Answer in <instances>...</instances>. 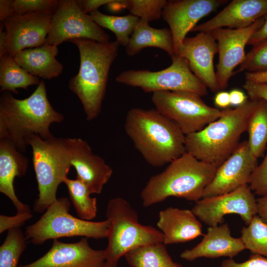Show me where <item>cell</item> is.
Listing matches in <instances>:
<instances>
[{"label": "cell", "instance_id": "obj_1", "mask_svg": "<svg viewBox=\"0 0 267 267\" xmlns=\"http://www.w3.org/2000/svg\"><path fill=\"white\" fill-rule=\"evenodd\" d=\"M64 118L49 102L43 80L32 94L25 99H17L8 91L1 93L0 139L9 140L23 153L28 145L25 139L28 136L36 134L43 139L53 137L50 125L60 123Z\"/></svg>", "mask_w": 267, "mask_h": 267}, {"label": "cell", "instance_id": "obj_2", "mask_svg": "<svg viewBox=\"0 0 267 267\" xmlns=\"http://www.w3.org/2000/svg\"><path fill=\"white\" fill-rule=\"evenodd\" d=\"M124 128L135 149L153 167L169 164L186 152L185 135L176 123L156 109H130Z\"/></svg>", "mask_w": 267, "mask_h": 267}, {"label": "cell", "instance_id": "obj_3", "mask_svg": "<svg viewBox=\"0 0 267 267\" xmlns=\"http://www.w3.org/2000/svg\"><path fill=\"white\" fill-rule=\"evenodd\" d=\"M78 48L80 64L78 73L69 81V89L82 103L87 120L100 114L105 95L111 66L118 54L116 41L100 43L87 39L69 41Z\"/></svg>", "mask_w": 267, "mask_h": 267}, {"label": "cell", "instance_id": "obj_4", "mask_svg": "<svg viewBox=\"0 0 267 267\" xmlns=\"http://www.w3.org/2000/svg\"><path fill=\"white\" fill-rule=\"evenodd\" d=\"M217 168L186 152L149 178L140 193L142 205L148 207L171 196L196 202L202 198Z\"/></svg>", "mask_w": 267, "mask_h": 267}, {"label": "cell", "instance_id": "obj_5", "mask_svg": "<svg viewBox=\"0 0 267 267\" xmlns=\"http://www.w3.org/2000/svg\"><path fill=\"white\" fill-rule=\"evenodd\" d=\"M258 102L249 99L234 109L222 110L216 120L201 130L185 135L186 152L218 168L239 145Z\"/></svg>", "mask_w": 267, "mask_h": 267}, {"label": "cell", "instance_id": "obj_6", "mask_svg": "<svg viewBox=\"0 0 267 267\" xmlns=\"http://www.w3.org/2000/svg\"><path fill=\"white\" fill-rule=\"evenodd\" d=\"M106 216L109 225L108 244L104 250L105 262L111 267H116L121 257L136 247L163 243L162 232L139 223L137 212L122 197L108 201Z\"/></svg>", "mask_w": 267, "mask_h": 267}, {"label": "cell", "instance_id": "obj_7", "mask_svg": "<svg viewBox=\"0 0 267 267\" xmlns=\"http://www.w3.org/2000/svg\"><path fill=\"white\" fill-rule=\"evenodd\" d=\"M32 149L33 163L39 194L33 210L42 213L55 201L59 184L67 177L72 166L65 138L43 139L36 134L25 139Z\"/></svg>", "mask_w": 267, "mask_h": 267}, {"label": "cell", "instance_id": "obj_8", "mask_svg": "<svg viewBox=\"0 0 267 267\" xmlns=\"http://www.w3.org/2000/svg\"><path fill=\"white\" fill-rule=\"evenodd\" d=\"M70 205L66 197L57 198L38 221L26 227L24 234L27 241L38 245L48 239L62 237L107 238V219L92 222L75 217L69 213Z\"/></svg>", "mask_w": 267, "mask_h": 267}, {"label": "cell", "instance_id": "obj_9", "mask_svg": "<svg viewBox=\"0 0 267 267\" xmlns=\"http://www.w3.org/2000/svg\"><path fill=\"white\" fill-rule=\"evenodd\" d=\"M172 64L159 71L148 70H128L120 73L116 82L140 88L145 92L160 91H187L203 96L207 88L191 71L187 60L175 54Z\"/></svg>", "mask_w": 267, "mask_h": 267}, {"label": "cell", "instance_id": "obj_10", "mask_svg": "<svg viewBox=\"0 0 267 267\" xmlns=\"http://www.w3.org/2000/svg\"><path fill=\"white\" fill-rule=\"evenodd\" d=\"M200 95L187 91L152 93L155 109L174 121L185 135L198 132L219 118L221 111L207 104Z\"/></svg>", "mask_w": 267, "mask_h": 267}, {"label": "cell", "instance_id": "obj_11", "mask_svg": "<svg viewBox=\"0 0 267 267\" xmlns=\"http://www.w3.org/2000/svg\"><path fill=\"white\" fill-rule=\"evenodd\" d=\"M75 39H87L100 43L110 36L83 12L75 0H60L52 14L45 43L57 46Z\"/></svg>", "mask_w": 267, "mask_h": 267}, {"label": "cell", "instance_id": "obj_12", "mask_svg": "<svg viewBox=\"0 0 267 267\" xmlns=\"http://www.w3.org/2000/svg\"><path fill=\"white\" fill-rule=\"evenodd\" d=\"M191 211L209 226L219 225L228 214L239 215L247 225L257 215V199L249 185H245L227 193L203 198Z\"/></svg>", "mask_w": 267, "mask_h": 267}, {"label": "cell", "instance_id": "obj_13", "mask_svg": "<svg viewBox=\"0 0 267 267\" xmlns=\"http://www.w3.org/2000/svg\"><path fill=\"white\" fill-rule=\"evenodd\" d=\"M264 17L245 28H220L210 32L218 44L219 62L216 74L220 89L228 86L234 69L243 61L245 46L252 36L263 25Z\"/></svg>", "mask_w": 267, "mask_h": 267}, {"label": "cell", "instance_id": "obj_14", "mask_svg": "<svg viewBox=\"0 0 267 267\" xmlns=\"http://www.w3.org/2000/svg\"><path fill=\"white\" fill-rule=\"evenodd\" d=\"M257 165V159L252 154L247 140L240 143L217 168L214 178L204 190L202 198L227 193L248 185Z\"/></svg>", "mask_w": 267, "mask_h": 267}, {"label": "cell", "instance_id": "obj_15", "mask_svg": "<svg viewBox=\"0 0 267 267\" xmlns=\"http://www.w3.org/2000/svg\"><path fill=\"white\" fill-rule=\"evenodd\" d=\"M52 14L29 13L13 15L3 21L6 35L7 50L14 57L27 48H35L45 43Z\"/></svg>", "mask_w": 267, "mask_h": 267}, {"label": "cell", "instance_id": "obj_16", "mask_svg": "<svg viewBox=\"0 0 267 267\" xmlns=\"http://www.w3.org/2000/svg\"><path fill=\"white\" fill-rule=\"evenodd\" d=\"M218 52L217 42L210 32H199L186 38L176 54L185 59L195 76L213 92L220 89L214 66V59Z\"/></svg>", "mask_w": 267, "mask_h": 267}, {"label": "cell", "instance_id": "obj_17", "mask_svg": "<svg viewBox=\"0 0 267 267\" xmlns=\"http://www.w3.org/2000/svg\"><path fill=\"white\" fill-rule=\"evenodd\" d=\"M228 1L225 0H168L162 17L169 25L176 51L187 34L204 17Z\"/></svg>", "mask_w": 267, "mask_h": 267}, {"label": "cell", "instance_id": "obj_18", "mask_svg": "<svg viewBox=\"0 0 267 267\" xmlns=\"http://www.w3.org/2000/svg\"><path fill=\"white\" fill-rule=\"evenodd\" d=\"M105 263L104 250H95L88 238L67 243L53 240L50 249L44 256L19 267H99Z\"/></svg>", "mask_w": 267, "mask_h": 267}, {"label": "cell", "instance_id": "obj_19", "mask_svg": "<svg viewBox=\"0 0 267 267\" xmlns=\"http://www.w3.org/2000/svg\"><path fill=\"white\" fill-rule=\"evenodd\" d=\"M70 160L77 178L87 187L91 194H100L112 174V169L99 156L94 154L86 141L80 138H65Z\"/></svg>", "mask_w": 267, "mask_h": 267}, {"label": "cell", "instance_id": "obj_20", "mask_svg": "<svg viewBox=\"0 0 267 267\" xmlns=\"http://www.w3.org/2000/svg\"><path fill=\"white\" fill-rule=\"evenodd\" d=\"M267 14V0H233L212 18L197 25L191 32L249 27Z\"/></svg>", "mask_w": 267, "mask_h": 267}, {"label": "cell", "instance_id": "obj_21", "mask_svg": "<svg viewBox=\"0 0 267 267\" xmlns=\"http://www.w3.org/2000/svg\"><path fill=\"white\" fill-rule=\"evenodd\" d=\"M245 249L241 238L232 236L229 225L225 223L209 226L201 241L192 248L182 252L180 256L188 261L200 258L214 259L225 257L233 259Z\"/></svg>", "mask_w": 267, "mask_h": 267}, {"label": "cell", "instance_id": "obj_22", "mask_svg": "<svg viewBox=\"0 0 267 267\" xmlns=\"http://www.w3.org/2000/svg\"><path fill=\"white\" fill-rule=\"evenodd\" d=\"M157 225L163 234L164 245L186 242L203 235L202 224L191 210L170 207L162 210Z\"/></svg>", "mask_w": 267, "mask_h": 267}, {"label": "cell", "instance_id": "obj_23", "mask_svg": "<svg viewBox=\"0 0 267 267\" xmlns=\"http://www.w3.org/2000/svg\"><path fill=\"white\" fill-rule=\"evenodd\" d=\"M28 162V158L10 141L0 139V192L10 199L17 213L31 211L28 205L18 199L13 184L16 177L26 174Z\"/></svg>", "mask_w": 267, "mask_h": 267}, {"label": "cell", "instance_id": "obj_24", "mask_svg": "<svg viewBox=\"0 0 267 267\" xmlns=\"http://www.w3.org/2000/svg\"><path fill=\"white\" fill-rule=\"evenodd\" d=\"M58 53L57 46L45 43L20 51L14 59L32 75L49 80L58 77L63 72L62 64L55 57Z\"/></svg>", "mask_w": 267, "mask_h": 267}, {"label": "cell", "instance_id": "obj_25", "mask_svg": "<svg viewBox=\"0 0 267 267\" xmlns=\"http://www.w3.org/2000/svg\"><path fill=\"white\" fill-rule=\"evenodd\" d=\"M148 47L161 49L171 57L176 54L170 30L153 28L148 22L140 18L125 47L126 52L128 56H133Z\"/></svg>", "mask_w": 267, "mask_h": 267}, {"label": "cell", "instance_id": "obj_26", "mask_svg": "<svg viewBox=\"0 0 267 267\" xmlns=\"http://www.w3.org/2000/svg\"><path fill=\"white\" fill-rule=\"evenodd\" d=\"M124 256L132 267H183L172 260L163 243L136 247Z\"/></svg>", "mask_w": 267, "mask_h": 267}, {"label": "cell", "instance_id": "obj_27", "mask_svg": "<svg viewBox=\"0 0 267 267\" xmlns=\"http://www.w3.org/2000/svg\"><path fill=\"white\" fill-rule=\"evenodd\" d=\"M41 81L22 68L8 53L0 57V92L12 91L18 94L17 89H27L32 85H39Z\"/></svg>", "mask_w": 267, "mask_h": 267}, {"label": "cell", "instance_id": "obj_28", "mask_svg": "<svg viewBox=\"0 0 267 267\" xmlns=\"http://www.w3.org/2000/svg\"><path fill=\"white\" fill-rule=\"evenodd\" d=\"M247 132L250 150L258 159L263 155L267 144V102L265 100H258L249 117Z\"/></svg>", "mask_w": 267, "mask_h": 267}, {"label": "cell", "instance_id": "obj_29", "mask_svg": "<svg viewBox=\"0 0 267 267\" xmlns=\"http://www.w3.org/2000/svg\"><path fill=\"white\" fill-rule=\"evenodd\" d=\"M89 15L100 27L106 28L115 34L116 42L126 47L140 18L130 13L125 16L107 15L98 10L91 11Z\"/></svg>", "mask_w": 267, "mask_h": 267}, {"label": "cell", "instance_id": "obj_30", "mask_svg": "<svg viewBox=\"0 0 267 267\" xmlns=\"http://www.w3.org/2000/svg\"><path fill=\"white\" fill-rule=\"evenodd\" d=\"M63 182L67 187L69 198L78 217L83 220L90 221L94 219L97 213L96 199L90 197L91 193L81 180L65 178Z\"/></svg>", "mask_w": 267, "mask_h": 267}, {"label": "cell", "instance_id": "obj_31", "mask_svg": "<svg viewBox=\"0 0 267 267\" xmlns=\"http://www.w3.org/2000/svg\"><path fill=\"white\" fill-rule=\"evenodd\" d=\"M240 238L246 249L267 258V224L259 216L242 228Z\"/></svg>", "mask_w": 267, "mask_h": 267}, {"label": "cell", "instance_id": "obj_32", "mask_svg": "<svg viewBox=\"0 0 267 267\" xmlns=\"http://www.w3.org/2000/svg\"><path fill=\"white\" fill-rule=\"evenodd\" d=\"M27 242L20 228L8 230L0 247V267H19V260L26 248Z\"/></svg>", "mask_w": 267, "mask_h": 267}, {"label": "cell", "instance_id": "obj_33", "mask_svg": "<svg viewBox=\"0 0 267 267\" xmlns=\"http://www.w3.org/2000/svg\"><path fill=\"white\" fill-rule=\"evenodd\" d=\"M166 0H123V8L130 13L148 22L160 19L162 16Z\"/></svg>", "mask_w": 267, "mask_h": 267}, {"label": "cell", "instance_id": "obj_34", "mask_svg": "<svg viewBox=\"0 0 267 267\" xmlns=\"http://www.w3.org/2000/svg\"><path fill=\"white\" fill-rule=\"evenodd\" d=\"M267 71V39L253 46L234 74Z\"/></svg>", "mask_w": 267, "mask_h": 267}, {"label": "cell", "instance_id": "obj_35", "mask_svg": "<svg viewBox=\"0 0 267 267\" xmlns=\"http://www.w3.org/2000/svg\"><path fill=\"white\" fill-rule=\"evenodd\" d=\"M58 3L57 0H14L11 10L13 15L37 12L53 14Z\"/></svg>", "mask_w": 267, "mask_h": 267}, {"label": "cell", "instance_id": "obj_36", "mask_svg": "<svg viewBox=\"0 0 267 267\" xmlns=\"http://www.w3.org/2000/svg\"><path fill=\"white\" fill-rule=\"evenodd\" d=\"M248 185L255 194L260 197L267 196V152L253 171Z\"/></svg>", "mask_w": 267, "mask_h": 267}, {"label": "cell", "instance_id": "obj_37", "mask_svg": "<svg viewBox=\"0 0 267 267\" xmlns=\"http://www.w3.org/2000/svg\"><path fill=\"white\" fill-rule=\"evenodd\" d=\"M33 216L32 211L17 213L13 216H0V233L12 228H20Z\"/></svg>", "mask_w": 267, "mask_h": 267}, {"label": "cell", "instance_id": "obj_38", "mask_svg": "<svg viewBox=\"0 0 267 267\" xmlns=\"http://www.w3.org/2000/svg\"><path fill=\"white\" fill-rule=\"evenodd\" d=\"M219 267H267V258L254 254L241 263L236 262L233 259L228 258L223 260Z\"/></svg>", "mask_w": 267, "mask_h": 267}, {"label": "cell", "instance_id": "obj_39", "mask_svg": "<svg viewBox=\"0 0 267 267\" xmlns=\"http://www.w3.org/2000/svg\"><path fill=\"white\" fill-rule=\"evenodd\" d=\"M247 96L251 100H264L267 102V84L245 81L243 85Z\"/></svg>", "mask_w": 267, "mask_h": 267}, {"label": "cell", "instance_id": "obj_40", "mask_svg": "<svg viewBox=\"0 0 267 267\" xmlns=\"http://www.w3.org/2000/svg\"><path fill=\"white\" fill-rule=\"evenodd\" d=\"M113 0H80L76 2L81 9L85 13L97 10V8L103 5L107 4Z\"/></svg>", "mask_w": 267, "mask_h": 267}, {"label": "cell", "instance_id": "obj_41", "mask_svg": "<svg viewBox=\"0 0 267 267\" xmlns=\"http://www.w3.org/2000/svg\"><path fill=\"white\" fill-rule=\"evenodd\" d=\"M264 17L263 25L252 36L247 44L254 46L267 39V14Z\"/></svg>", "mask_w": 267, "mask_h": 267}, {"label": "cell", "instance_id": "obj_42", "mask_svg": "<svg viewBox=\"0 0 267 267\" xmlns=\"http://www.w3.org/2000/svg\"><path fill=\"white\" fill-rule=\"evenodd\" d=\"M229 93L230 105L237 107L244 104L248 100V96L241 90L233 89Z\"/></svg>", "mask_w": 267, "mask_h": 267}, {"label": "cell", "instance_id": "obj_43", "mask_svg": "<svg viewBox=\"0 0 267 267\" xmlns=\"http://www.w3.org/2000/svg\"><path fill=\"white\" fill-rule=\"evenodd\" d=\"M12 1V0H0V20L1 22H3L13 15L11 10Z\"/></svg>", "mask_w": 267, "mask_h": 267}, {"label": "cell", "instance_id": "obj_44", "mask_svg": "<svg viewBox=\"0 0 267 267\" xmlns=\"http://www.w3.org/2000/svg\"><path fill=\"white\" fill-rule=\"evenodd\" d=\"M257 215L267 224V196L257 198Z\"/></svg>", "mask_w": 267, "mask_h": 267}, {"label": "cell", "instance_id": "obj_45", "mask_svg": "<svg viewBox=\"0 0 267 267\" xmlns=\"http://www.w3.org/2000/svg\"><path fill=\"white\" fill-rule=\"evenodd\" d=\"M214 102L219 107L227 108L230 105L229 92L225 91L218 92L215 97Z\"/></svg>", "mask_w": 267, "mask_h": 267}, {"label": "cell", "instance_id": "obj_46", "mask_svg": "<svg viewBox=\"0 0 267 267\" xmlns=\"http://www.w3.org/2000/svg\"><path fill=\"white\" fill-rule=\"evenodd\" d=\"M244 76L246 81L267 84V71L258 73L245 72Z\"/></svg>", "mask_w": 267, "mask_h": 267}, {"label": "cell", "instance_id": "obj_47", "mask_svg": "<svg viewBox=\"0 0 267 267\" xmlns=\"http://www.w3.org/2000/svg\"><path fill=\"white\" fill-rule=\"evenodd\" d=\"M0 28V57L7 54L6 35L5 30L3 31L4 25L3 22H1Z\"/></svg>", "mask_w": 267, "mask_h": 267}, {"label": "cell", "instance_id": "obj_48", "mask_svg": "<svg viewBox=\"0 0 267 267\" xmlns=\"http://www.w3.org/2000/svg\"><path fill=\"white\" fill-rule=\"evenodd\" d=\"M99 267H111L110 266H109L107 264H106L105 262V263L102 264L101 266H99Z\"/></svg>", "mask_w": 267, "mask_h": 267}]
</instances>
